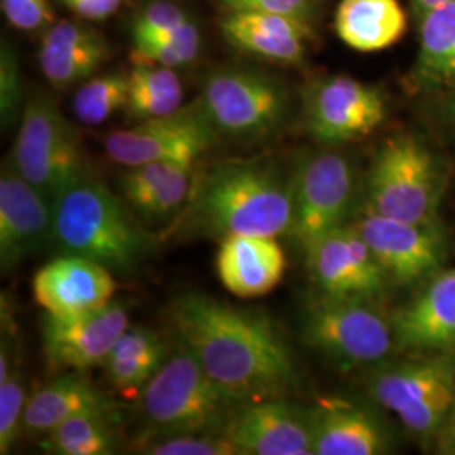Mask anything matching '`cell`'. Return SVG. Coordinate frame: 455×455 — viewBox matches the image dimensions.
<instances>
[{"instance_id":"obj_1","label":"cell","mask_w":455,"mask_h":455,"mask_svg":"<svg viewBox=\"0 0 455 455\" xmlns=\"http://www.w3.org/2000/svg\"><path fill=\"white\" fill-rule=\"evenodd\" d=\"M169 319L176 341L238 403L285 398L295 388L292 353L267 314L188 293Z\"/></svg>"},{"instance_id":"obj_2","label":"cell","mask_w":455,"mask_h":455,"mask_svg":"<svg viewBox=\"0 0 455 455\" xmlns=\"http://www.w3.org/2000/svg\"><path fill=\"white\" fill-rule=\"evenodd\" d=\"M142 220L105 182L90 174L52 203V243L116 275H133L154 251L156 238Z\"/></svg>"},{"instance_id":"obj_3","label":"cell","mask_w":455,"mask_h":455,"mask_svg":"<svg viewBox=\"0 0 455 455\" xmlns=\"http://www.w3.org/2000/svg\"><path fill=\"white\" fill-rule=\"evenodd\" d=\"M196 225L221 235H291L292 176L263 161H238L214 167L204 176L193 204Z\"/></svg>"},{"instance_id":"obj_4","label":"cell","mask_w":455,"mask_h":455,"mask_svg":"<svg viewBox=\"0 0 455 455\" xmlns=\"http://www.w3.org/2000/svg\"><path fill=\"white\" fill-rule=\"evenodd\" d=\"M152 434H221L240 407L180 342L140 393Z\"/></svg>"},{"instance_id":"obj_5","label":"cell","mask_w":455,"mask_h":455,"mask_svg":"<svg viewBox=\"0 0 455 455\" xmlns=\"http://www.w3.org/2000/svg\"><path fill=\"white\" fill-rule=\"evenodd\" d=\"M300 339L342 371H371L396 349L391 319L373 302L319 292L302 310Z\"/></svg>"},{"instance_id":"obj_6","label":"cell","mask_w":455,"mask_h":455,"mask_svg":"<svg viewBox=\"0 0 455 455\" xmlns=\"http://www.w3.org/2000/svg\"><path fill=\"white\" fill-rule=\"evenodd\" d=\"M368 210L403 221H437L445 174L415 135H395L376 150L366 180Z\"/></svg>"},{"instance_id":"obj_7","label":"cell","mask_w":455,"mask_h":455,"mask_svg":"<svg viewBox=\"0 0 455 455\" xmlns=\"http://www.w3.org/2000/svg\"><path fill=\"white\" fill-rule=\"evenodd\" d=\"M9 164L51 203L88 176L78 132L44 93L24 105Z\"/></svg>"},{"instance_id":"obj_8","label":"cell","mask_w":455,"mask_h":455,"mask_svg":"<svg viewBox=\"0 0 455 455\" xmlns=\"http://www.w3.org/2000/svg\"><path fill=\"white\" fill-rule=\"evenodd\" d=\"M197 105L216 133L260 140L283 125L291 95L270 73L250 66H220L203 80Z\"/></svg>"},{"instance_id":"obj_9","label":"cell","mask_w":455,"mask_h":455,"mask_svg":"<svg viewBox=\"0 0 455 455\" xmlns=\"http://www.w3.org/2000/svg\"><path fill=\"white\" fill-rule=\"evenodd\" d=\"M374 402L417 439L442 432L455 400L454 359L443 355L385 363L368 374Z\"/></svg>"},{"instance_id":"obj_10","label":"cell","mask_w":455,"mask_h":455,"mask_svg":"<svg viewBox=\"0 0 455 455\" xmlns=\"http://www.w3.org/2000/svg\"><path fill=\"white\" fill-rule=\"evenodd\" d=\"M293 236L302 250L325 233L347 225L355 196L353 163L338 152L324 150L300 157L292 174Z\"/></svg>"},{"instance_id":"obj_11","label":"cell","mask_w":455,"mask_h":455,"mask_svg":"<svg viewBox=\"0 0 455 455\" xmlns=\"http://www.w3.org/2000/svg\"><path fill=\"white\" fill-rule=\"evenodd\" d=\"M304 125L324 147H339L373 133L385 120L383 93L368 83L336 75L310 83L304 92Z\"/></svg>"},{"instance_id":"obj_12","label":"cell","mask_w":455,"mask_h":455,"mask_svg":"<svg viewBox=\"0 0 455 455\" xmlns=\"http://www.w3.org/2000/svg\"><path fill=\"white\" fill-rule=\"evenodd\" d=\"M306 265L317 292L374 302L390 278L353 225L336 228L304 248Z\"/></svg>"},{"instance_id":"obj_13","label":"cell","mask_w":455,"mask_h":455,"mask_svg":"<svg viewBox=\"0 0 455 455\" xmlns=\"http://www.w3.org/2000/svg\"><path fill=\"white\" fill-rule=\"evenodd\" d=\"M216 132L199 105L176 114L142 120L105 139L108 157L125 167L150 163L195 164L212 146Z\"/></svg>"},{"instance_id":"obj_14","label":"cell","mask_w":455,"mask_h":455,"mask_svg":"<svg viewBox=\"0 0 455 455\" xmlns=\"http://www.w3.org/2000/svg\"><path fill=\"white\" fill-rule=\"evenodd\" d=\"M353 227L396 285L419 283L442 270L445 235L437 221H403L366 208Z\"/></svg>"},{"instance_id":"obj_15","label":"cell","mask_w":455,"mask_h":455,"mask_svg":"<svg viewBox=\"0 0 455 455\" xmlns=\"http://www.w3.org/2000/svg\"><path fill=\"white\" fill-rule=\"evenodd\" d=\"M129 327V309L115 300L75 315L46 314L43 321V349L51 366L83 373L103 364Z\"/></svg>"},{"instance_id":"obj_16","label":"cell","mask_w":455,"mask_h":455,"mask_svg":"<svg viewBox=\"0 0 455 455\" xmlns=\"http://www.w3.org/2000/svg\"><path fill=\"white\" fill-rule=\"evenodd\" d=\"M221 434L240 455H314L309 410L285 398L242 403Z\"/></svg>"},{"instance_id":"obj_17","label":"cell","mask_w":455,"mask_h":455,"mask_svg":"<svg viewBox=\"0 0 455 455\" xmlns=\"http://www.w3.org/2000/svg\"><path fill=\"white\" fill-rule=\"evenodd\" d=\"M52 240V203L7 163L0 176V267L7 275Z\"/></svg>"},{"instance_id":"obj_18","label":"cell","mask_w":455,"mask_h":455,"mask_svg":"<svg viewBox=\"0 0 455 455\" xmlns=\"http://www.w3.org/2000/svg\"><path fill=\"white\" fill-rule=\"evenodd\" d=\"M116 292L114 274L97 261L61 253L33 278L36 302L49 315H75L103 307Z\"/></svg>"},{"instance_id":"obj_19","label":"cell","mask_w":455,"mask_h":455,"mask_svg":"<svg viewBox=\"0 0 455 455\" xmlns=\"http://www.w3.org/2000/svg\"><path fill=\"white\" fill-rule=\"evenodd\" d=\"M391 327L396 349L443 353L455 346V268L428 278L417 297L396 310Z\"/></svg>"},{"instance_id":"obj_20","label":"cell","mask_w":455,"mask_h":455,"mask_svg":"<svg viewBox=\"0 0 455 455\" xmlns=\"http://www.w3.org/2000/svg\"><path fill=\"white\" fill-rule=\"evenodd\" d=\"M285 265V253L274 236L229 235L216 255L220 282L240 299L272 292L283 278Z\"/></svg>"},{"instance_id":"obj_21","label":"cell","mask_w":455,"mask_h":455,"mask_svg":"<svg viewBox=\"0 0 455 455\" xmlns=\"http://www.w3.org/2000/svg\"><path fill=\"white\" fill-rule=\"evenodd\" d=\"M314 455H379L390 452L385 425L368 408L327 400L310 408Z\"/></svg>"},{"instance_id":"obj_22","label":"cell","mask_w":455,"mask_h":455,"mask_svg":"<svg viewBox=\"0 0 455 455\" xmlns=\"http://www.w3.org/2000/svg\"><path fill=\"white\" fill-rule=\"evenodd\" d=\"M228 43L243 52L280 65H300L306 58L309 24L293 17L231 11L220 22Z\"/></svg>"},{"instance_id":"obj_23","label":"cell","mask_w":455,"mask_h":455,"mask_svg":"<svg viewBox=\"0 0 455 455\" xmlns=\"http://www.w3.org/2000/svg\"><path fill=\"white\" fill-rule=\"evenodd\" d=\"M108 56L110 48L101 34L80 22L61 20L43 36L39 66L54 88L65 90L92 78Z\"/></svg>"},{"instance_id":"obj_24","label":"cell","mask_w":455,"mask_h":455,"mask_svg":"<svg viewBox=\"0 0 455 455\" xmlns=\"http://www.w3.org/2000/svg\"><path fill=\"white\" fill-rule=\"evenodd\" d=\"M82 371L63 374L41 390L29 395L22 432L31 437H44L58 425L93 410L114 408V403Z\"/></svg>"},{"instance_id":"obj_25","label":"cell","mask_w":455,"mask_h":455,"mask_svg":"<svg viewBox=\"0 0 455 455\" xmlns=\"http://www.w3.org/2000/svg\"><path fill=\"white\" fill-rule=\"evenodd\" d=\"M407 29V17L398 0H341L336 31L349 48L373 52L390 48Z\"/></svg>"},{"instance_id":"obj_26","label":"cell","mask_w":455,"mask_h":455,"mask_svg":"<svg viewBox=\"0 0 455 455\" xmlns=\"http://www.w3.org/2000/svg\"><path fill=\"white\" fill-rule=\"evenodd\" d=\"M167 356V344L157 331L129 327L101 366L115 390L127 396H140Z\"/></svg>"},{"instance_id":"obj_27","label":"cell","mask_w":455,"mask_h":455,"mask_svg":"<svg viewBox=\"0 0 455 455\" xmlns=\"http://www.w3.org/2000/svg\"><path fill=\"white\" fill-rule=\"evenodd\" d=\"M413 83L423 90H449L455 84V0L420 20V48Z\"/></svg>"},{"instance_id":"obj_28","label":"cell","mask_w":455,"mask_h":455,"mask_svg":"<svg viewBox=\"0 0 455 455\" xmlns=\"http://www.w3.org/2000/svg\"><path fill=\"white\" fill-rule=\"evenodd\" d=\"M41 449L54 455H112L120 447L118 417L114 408L76 415L39 440Z\"/></svg>"},{"instance_id":"obj_29","label":"cell","mask_w":455,"mask_h":455,"mask_svg":"<svg viewBox=\"0 0 455 455\" xmlns=\"http://www.w3.org/2000/svg\"><path fill=\"white\" fill-rule=\"evenodd\" d=\"M184 88L172 68L137 60L129 71L125 112L133 120H150L180 110Z\"/></svg>"},{"instance_id":"obj_30","label":"cell","mask_w":455,"mask_h":455,"mask_svg":"<svg viewBox=\"0 0 455 455\" xmlns=\"http://www.w3.org/2000/svg\"><path fill=\"white\" fill-rule=\"evenodd\" d=\"M129 100V73H107L83 84L73 98V114L84 125H100L125 110Z\"/></svg>"},{"instance_id":"obj_31","label":"cell","mask_w":455,"mask_h":455,"mask_svg":"<svg viewBox=\"0 0 455 455\" xmlns=\"http://www.w3.org/2000/svg\"><path fill=\"white\" fill-rule=\"evenodd\" d=\"M191 172L193 165L182 167L174 176L164 180L163 184L131 201L129 206L144 223H154L172 216L174 212H180V206L191 193Z\"/></svg>"},{"instance_id":"obj_32","label":"cell","mask_w":455,"mask_h":455,"mask_svg":"<svg viewBox=\"0 0 455 455\" xmlns=\"http://www.w3.org/2000/svg\"><path fill=\"white\" fill-rule=\"evenodd\" d=\"M137 449L147 455H240L223 434H152Z\"/></svg>"},{"instance_id":"obj_33","label":"cell","mask_w":455,"mask_h":455,"mask_svg":"<svg viewBox=\"0 0 455 455\" xmlns=\"http://www.w3.org/2000/svg\"><path fill=\"white\" fill-rule=\"evenodd\" d=\"M28 390L22 364L0 379V454H9L22 432V419L28 403Z\"/></svg>"},{"instance_id":"obj_34","label":"cell","mask_w":455,"mask_h":455,"mask_svg":"<svg viewBox=\"0 0 455 455\" xmlns=\"http://www.w3.org/2000/svg\"><path fill=\"white\" fill-rule=\"evenodd\" d=\"M189 16L174 4L154 2L142 9L132 24V37H146V36H161L171 33L184 26Z\"/></svg>"},{"instance_id":"obj_35","label":"cell","mask_w":455,"mask_h":455,"mask_svg":"<svg viewBox=\"0 0 455 455\" xmlns=\"http://www.w3.org/2000/svg\"><path fill=\"white\" fill-rule=\"evenodd\" d=\"M22 97L24 90L16 52L4 44L0 56V112L4 124L11 125L16 120Z\"/></svg>"},{"instance_id":"obj_36","label":"cell","mask_w":455,"mask_h":455,"mask_svg":"<svg viewBox=\"0 0 455 455\" xmlns=\"http://www.w3.org/2000/svg\"><path fill=\"white\" fill-rule=\"evenodd\" d=\"M5 19L19 31L34 33L54 24L49 0H0Z\"/></svg>"},{"instance_id":"obj_37","label":"cell","mask_w":455,"mask_h":455,"mask_svg":"<svg viewBox=\"0 0 455 455\" xmlns=\"http://www.w3.org/2000/svg\"><path fill=\"white\" fill-rule=\"evenodd\" d=\"M227 12H265L293 17L304 24H312L315 14L314 0H220Z\"/></svg>"},{"instance_id":"obj_38","label":"cell","mask_w":455,"mask_h":455,"mask_svg":"<svg viewBox=\"0 0 455 455\" xmlns=\"http://www.w3.org/2000/svg\"><path fill=\"white\" fill-rule=\"evenodd\" d=\"M78 16L90 20H103L115 14L124 0H63Z\"/></svg>"},{"instance_id":"obj_39","label":"cell","mask_w":455,"mask_h":455,"mask_svg":"<svg viewBox=\"0 0 455 455\" xmlns=\"http://www.w3.org/2000/svg\"><path fill=\"white\" fill-rule=\"evenodd\" d=\"M410 2H411V9L415 12V17L419 20H422L423 17L427 16L428 12H432L434 9H437L447 0H410Z\"/></svg>"},{"instance_id":"obj_40","label":"cell","mask_w":455,"mask_h":455,"mask_svg":"<svg viewBox=\"0 0 455 455\" xmlns=\"http://www.w3.org/2000/svg\"><path fill=\"white\" fill-rule=\"evenodd\" d=\"M442 435H443L447 449H452V452H455V400L452 410L449 413V419H447V422H445L443 428H442Z\"/></svg>"},{"instance_id":"obj_41","label":"cell","mask_w":455,"mask_h":455,"mask_svg":"<svg viewBox=\"0 0 455 455\" xmlns=\"http://www.w3.org/2000/svg\"><path fill=\"white\" fill-rule=\"evenodd\" d=\"M443 112L447 118L455 125V84L452 88L445 90V100H443Z\"/></svg>"}]
</instances>
